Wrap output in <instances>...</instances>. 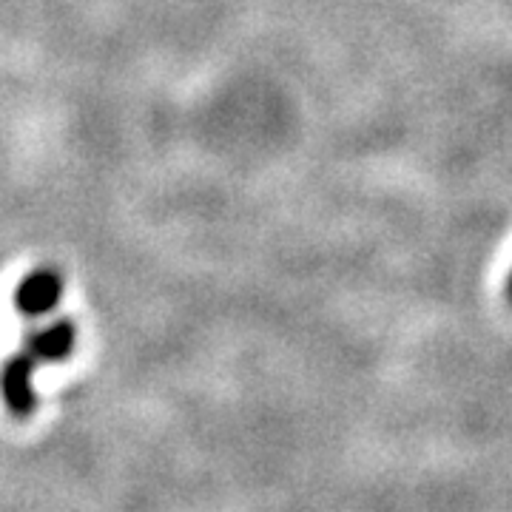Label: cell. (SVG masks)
Here are the masks:
<instances>
[{
    "instance_id": "obj_1",
    "label": "cell",
    "mask_w": 512,
    "mask_h": 512,
    "mask_svg": "<svg viewBox=\"0 0 512 512\" xmlns=\"http://www.w3.org/2000/svg\"><path fill=\"white\" fill-rule=\"evenodd\" d=\"M63 296V276L55 268H37L20 279L15 291V308L23 316H46L57 308Z\"/></svg>"
},
{
    "instance_id": "obj_2",
    "label": "cell",
    "mask_w": 512,
    "mask_h": 512,
    "mask_svg": "<svg viewBox=\"0 0 512 512\" xmlns=\"http://www.w3.org/2000/svg\"><path fill=\"white\" fill-rule=\"evenodd\" d=\"M35 359L20 348L0 370V390H3V402L15 413V416H29L35 410V387H32V370Z\"/></svg>"
},
{
    "instance_id": "obj_3",
    "label": "cell",
    "mask_w": 512,
    "mask_h": 512,
    "mask_svg": "<svg viewBox=\"0 0 512 512\" xmlns=\"http://www.w3.org/2000/svg\"><path fill=\"white\" fill-rule=\"evenodd\" d=\"M74 342H77V330H74L72 319H57L52 325L29 333L23 350L35 359L37 365L40 362H63L72 356Z\"/></svg>"
},
{
    "instance_id": "obj_4",
    "label": "cell",
    "mask_w": 512,
    "mask_h": 512,
    "mask_svg": "<svg viewBox=\"0 0 512 512\" xmlns=\"http://www.w3.org/2000/svg\"><path fill=\"white\" fill-rule=\"evenodd\" d=\"M507 299H510V305H512V268H510V276H507Z\"/></svg>"
}]
</instances>
